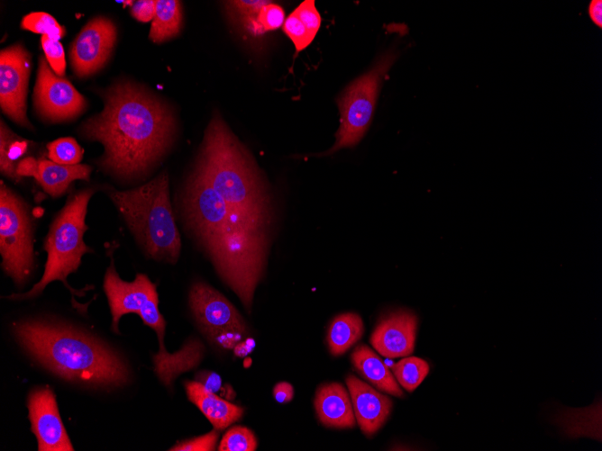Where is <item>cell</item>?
Returning <instances> with one entry per match:
<instances>
[{"label":"cell","instance_id":"obj_1","mask_svg":"<svg viewBox=\"0 0 602 451\" xmlns=\"http://www.w3.org/2000/svg\"><path fill=\"white\" fill-rule=\"evenodd\" d=\"M103 111L87 119L80 132L105 148L102 166L123 179L144 175L166 152L174 134L169 109L131 83H119L104 95Z\"/></svg>","mask_w":602,"mask_h":451},{"label":"cell","instance_id":"obj_38","mask_svg":"<svg viewBox=\"0 0 602 451\" xmlns=\"http://www.w3.org/2000/svg\"><path fill=\"white\" fill-rule=\"evenodd\" d=\"M588 14L591 21L599 28L602 27V1L592 0L588 4Z\"/></svg>","mask_w":602,"mask_h":451},{"label":"cell","instance_id":"obj_30","mask_svg":"<svg viewBox=\"0 0 602 451\" xmlns=\"http://www.w3.org/2000/svg\"><path fill=\"white\" fill-rule=\"evenodd\" d=\"M257 440L251 430L237 426L229 429L223 437L218 450L220 451H254Z\"/></svg>","mask_w":602,"mask_h":451},{"label":"cell","instance_id":"obj_29","mask_svg":"<svg viewBox=\"0 0 602 451\" xmlns=\"http://www.w3.org/2000/svg\"><path fill=\"white\" fill-rule=\"evenodd\" d=\"M50 160L60 165H78L83 157V149L75 139L60 138L47 145Z\"/></svg>","mask_w":602,"mask_h":451},{"label":"cell","instance_id":"obj_23","mask_svg":"<svg viewBox=\"0 0 602 451\" xmlns=\"http://www.w3.org/2000/svg\"><path fill=\"white\" fill-rule=\"evenodd\" d=\"M363 331V321L359 314L344 312L334 317L327 332V342L332 355L344 354L361 338Z\"/></svg>","mask_w":602,"mask_h":451},{"label":"cell","instance_id":"obj_17","mask_svg":"<svg viewBox=\"0 0 602 451\" xmlns=\"http://www.w3.org/2000/svg\"><path fill=\"white\" fill-rule=\"evenodd\" d=\"M356 421L366 436L374 435L387 421L392 401L355 375L346 378Z\"/></svg>","mask_w":602,"mask_h":451},{"label":"cell","instance_id":"obj_37","mask_svg":"<svg viewBox=\"0 0 602 451\" xmlns=\"http://www.w3.org/2000/svg\"><path fill=\"white\" fill-rule=\"evenodd\" d=\"M38 170V161L33 158H26L17 163L16 173L19 176H35Z\"/></svg>","mask_w":602,"mask_h":451},{"label":"cell","instance_id":"obj_15","mask_svg":"<svg viewBox=\"0 0 602 451\" xmlns=\"http://www.w3.org/2000/svg\"><path fill=\"white\" fill-rule=\"evenodd\" d=\"M32 431L40 451H73L61 420L53 392L48 387L32 389L27 398Z\"/></svg>","mask_w":602,"mask_h":451},{"label":"cell","instance_id":"obj_32","mask_svg":"<svg viewBox=\"0 0 602 451\" xmlns=\"http://www.w3.org/2000/svg\"><path fill=\"white\" fill-rule=\"evenodd\" d=\"M285 19L283 8L269 1L261 7L258 16L259 23L264 33L281 27Z\"/></svg>","mask_w":602,"mask_h":451},{"label":"cell","instance_id":"obj_19","mask_svg":"<svg viewBox=\"0 0 602 451\" xmlns=\"http://www.w3.org/2000/svg\"><path fill=\"white\" fill-rule=\"evenodd\" d=\"M185 388L188 400L207 418L216 429H223L237 421L243 410L206 390L196 381H187Z\"/></svg>","mask_w":602,"mask_h":451},{"label":"cell","instance_id":"obj_4","mask_svg":"<svg viewBox=\"0 0 602 451\" xmlns=\"http://www.w3.org/2000/svg\"><path fill=\"white\" fill-rule=\"evenodd\" d=\"M109 196L148 256L156 260L177 262L181 240L166 172L132 190H111Z\"/></svg>","mask_w":602,"mask_h":451},{"label":"cell","instance_id":"obj_36","mask_svg":"<svg viewBox=\"0 0 602 451\" xmlns=\"http://www.w3.org/2000/svg\"><path fill=\"white\" fill-rule=\"evenodd\" d=\"M273 396L279 403L289 402L294 397V388L287 382H279L273 388Z\"/></svg>","mask_w":602,"mask_h":451},{"label":"cell","instance_id":"obj_16","mask_svg":"<svg viewBox=\"0 0 602 451\" xmlns=\"http://www.w3.org/2000/svg\"><path fill=\"white\" fill-rule=\"evenodd\" d=\"M417 317L408 311H397L383 318L369 341L381 356L396 358L409 356L415 348Z\"/></svg>","mask_w":602,"mask_h":451},{"label":"cell","instance_id":"obj_31","mask_svg":"<svg viewBox=\"0 0 602 451\" xmlns=\"http://www.w3.org/2000/svg\"><path fill=\"white\" fill-rule=\"evenodd\" d=\"M41 43L46 59L52 71L57 76L62 77L66 69V60L63 46L59 41H55L47 35L41 36Z\"/></svg>","mask_w":602,"mask_h":451},{"label":"cell","instance_id":"obj_5","mask_svg":"<svg viewBox=\"0 0 602 451\" xmlns=\"http://www.w3.org/2000/svg\"><path fill=\"white\" fill-rule=\"evenodd\" d=\"M269 241L268 229L239 222L201 243L221 277L248 310L264 270Z\"/></svg>","mask_w":602,"mask_h":451},{"label":"cell","instance_id":"obj_7","mask_svg":"<svg viewBox=\"0 0 602 451\" xmlns=\"http://www.w3.org/2000/svg\"><path fill=\"white\" fill-rule=\"evenodd\" d=\"M394 51L381 56L373 67L350 83L337 99L341 119L333 147L324 152H334L355 147L368 131L377 104L381 86L396 61Z\"/></svg>","mask_w":602,"mask_h":451},{"label":"cell","instance_id":"obj_27","mask_svg":"<svg viewBox=\"0 0 602 451\" xmlns=\"http://www.w3.org/2000/svg\"><path fill=\"white\" fill-rule=\"evenodd\" d=\"M430 370L428 363L416 356H406L393 365V374L407 392L415 390L424 380Z\"/></svg>","mask_w":602,"mask_h":451},{"label":"cell","instance_id":"obj_24","mask_svg":"<svg viewBox=\"0 0 602 451\" xmlns=\"http://www.w3.org/2000/svg\"><path fill=\"white\" fill-rule=\"evenodd\" d=\"M183 19L181 2L177 0L156 1L155 15L151 22L149 38L156 43L177 36Z\"/></svg>","mask_w":602,"mask_h":451},{"label":"cell","instance_id":"obj_8","mask_svg":"<svg viewBox=\"0 0 602 451\" xmlns=\"http://www.w3.org/2000/svg\"><path fill=\"white\" fill-rule=\"evenodd\" d=\"M0 254L2 267L23 286L34 267L32 225L25 203L4 183L0 187Z\"/></svg>","mask_w":602,"mask_h":451},{"label":"cell","instance_id":"obj_6","mask_svg":"<svg viewBox=\"0 0 602 451\" xmlns=\"http://www.w3.org/2000/svg\"><path fill=\"white\" fill-rule=\"evenodd\" d=\"M94 193L93 189H84L69 197L52 221L44 240L47 261L41 279L27 293L7 296L13 300L31 299L40 294L51 282L61 281L66 287L77 295L68 284L67 277L78 270L81 257L92 249L84 242V234L87 230L86 215L87 204Z\"/></svg>","mask_w":602,"mask_h":451},{"label":"cell","instance_id":"obj_33","mask_svg":"<svg viewBox=\"0 0 602 451\" xmlns=\"http://www.w3.org/2000/svg\"><path fill=\"white\" fill-rule=\"evenodd\" d=\"M218 432L215 429L200 437L185 440L176 444L169 450L172 451H211L215 447Z\"/></svg>","mask_w":602,"mask_h":451},{"label":"cell","instance_id":"obj_20","mask_svg":"<svg viewBox=\"0 0 602 451\" xmlns=\"http://www.w3.org/2000/svg\"><path fill=\"white\" fill-rule=\"evenodd\" d=\"M351 359L357 372L375 388L396 397L404 395L393 373L369 347H356Z\"/></svg>","mask_w":602,"mask_h":451},{"label":"cell","instance_id":"obj_34","mask_svg":"<svg viewBox=\"0 0 602 451\" xmlns=\"http://www.w3.org/2000/svg\"><path fill=\"white\" fill-rule=\"evenodd\" d=\"M156 1L140 0L133 2L131 14L133 18L140 22L147 23L152 21L155 15Z\"/></svg>","mask_w":602,"mask_h":451},{"label":"cell","instance_id":"obj_2","mask_svg":"<svg viewBox=\"0 0 602 451\" xmlns=\"http://www.w3.org/2000/svg\"><path fill=\"white\" fill-rule=\"evenodd\" d=\"M14 333L35 361L65 380L100 388L118 387L129 380V369L116 351L71 325L25 320L14 323Z\"/></svg>","mask_w":602,"mask_h":451},{"label":"cell","instance_id":"obj_3","mask_svg":"<svg viewBox=\"0 0 602 451\" xmlns=\"http://www.w3.org/2000/svg\"><path fill=\"white\" fill-rule=\"evenodd\" d=\"M196 171L230 207L259 226L270 229L273 209L264 179L219 115L207 126Z\"/></svg>","mask_w":602,"mask_h":451},{"label":"cell","instance_id":"obj_25","mask_svg":"<svg viewBox=\"0 0 602 451\" xmlns=\"http://www.w3.org/2000/svg\"><path fill=\"white\" fill-rule=\"evenodd\" d=\"M269 1L263 0H237L224 2L230 18L244 32L256 37L263 34L259 23V13Z\"/></svg>","mask_w":602,"mask_h":451},{"label":"cell","instance_id":"obj_21","mask_svg":"<svg viewBox=\"0 0 602 451\" xmlns=\"http://www.w3.org/2000/svg\"><path fill=\"white\" fill-rule=\"evenodd\" d=\"M322 18L314 0H305L285 19L284 33L293 42L296 53L305 50L316 36Z\"/></svg>","mask_w":602,"mask_h":451},{"label":"cell","instance_id":"obj_12","mask_svg":"<svg viewBox=\"0 0 602 451\" xmlns=\"http://www.w3.org/2000/svg\"><path fill=\"white\" fill-rule=\"evenodd\" d=\"M33 101L43 118L59 122L72 119L86 108V100L65 78L57 76L40 58Z\"/></svg>","mask_w":602,"mask_h":451},{"label":"cell","instance_id":"obj_11","mask_svg":"<svg viewBox=\"0 0 602 451\" xmlns=\"http://www.w3.org/2000/svg\"><path fill=\"white\" fill-rule=\"evenodd\" d=\"M189 305L203 333L221 347H234L246 332L245 322L234 306L205 283L191 286Z\"/></svg>","mask_w":602,"mask_h":451},{"label":"cell","instance_id":"obj_22","mask_svg":"<svg viewBox=\"0 0 602 451\" xmlns=\"http://www.w3.org/2000/svg\"><path fill=\"white\" fill-rule=\"evenodd\" d=\"M91 167L87 165H60L51 160L38 161L34 176L43 190L52 197L63 194L69 185L78 179L88 180Z\"/></svg>","mask_w":602,"mask_h":451},{"label":"cell","instance_id":"obj_18","mask_svg":"<svg viewBox=\"0 0 602 451\" xmlns=\"http://www.w3.org/2000/svg\"><path fill=\"white\" fill-rule=\"evenodd\" d=\"M315 407L326 427L352 428L356 419L349 391L340 383H325L317 390Z\"/></svg>","mask_w":602,"mask_h":451},{"label":"cell","instance_id":"obj_13","mask_svg":"<svg viewBox=\"0 0 602 451\" xmlns=\"http://www.w3.org/2000/svg\"><path fill=\"white\" fill-rule=\"evenodd\" d=\"M31 68L28 51L20 44L0 53V104L4 113L22 126L30 128L26 117V95Z\"/></svg>","mask_w":602,"mask_h":451},{"label":"cell","instance_id":"obj_9","mask_svg":"<svg viewBox=\"0 0 602 451\" xmlns=\"http://www.w3.org/2000/svg\"><path fill=\"white\" fill-rule=\"evenodd\" d=\"M104 290L106 294L111 314L112 329L117 333L121 317L127 313H136L143 323L157 333L165 334V320L159 311L156 285L144 274H138L132 282H126L117 274L113 259L108 266Z\"/></svg>","mask_w":602,"mask_h":451},{"label":"cell","instance_id":"obj_35","mask_svg":"<svg viewBox=\"0 0 602 451\" xmlns=\"http://www.w3.org/2000/svg\"><path fill=\"white\" fill-rule=\"evenodd\" d=\"M196 381L201 383L206 390L215 393L222 389L221 377L214 372L202 371L196 376Z\"/></svg>","mask_w":602,"mask_h":451},{"label":"cell","instance_id":"obj_28","mask_svg":"<svg viewBox=\"0 0 602 451\" xmlns=\"http://www.w3.org/2000/svg\"><path fill=\"white\" fill-rule=\"evenodd\" d=\"M21 27L24 30L47 35L48 37L59 41L65 34L64 28L50 14L43 12H32L25 15Z\"/></svg>","mask_w":602,"mask_h":451},{"label":"cell","instance_id":"obj_14","mask_svg":"<svg viewBox=\"0 0 602 451\" xmlns=\"http://www.w3.org/2000/svg\"><path fill=\"white\" fill-rule=\"evenodd\" d=\"M117 36L114 23L103 16L89 21L71 44L69 58L78 77L92 75L108 60Z\"/></svg>","mask_w":602,"mask_h":451},{"label":"cell","instance_id":"obj_10","mask_svg":"<svg viewBox=\"0 0 602 451\" xmlns=\"http://www.w3.org/2000/svg\"><path fill=\"white\" fill-rule=\"evenodd\" d=\"M183 207L187 224L200 243L222 234L238 222L259 226L230 207L207 180L196 171L187 183Z\"/></svg>","mask_w":602,"mask_h":451},{"label":"cell","instance_id":"obj_26","mask_svg":"<svg viewBox=\"0 0 602 451\" xmlns=\"http://www.w3.org/2000/svg\"><path fill=\"white\" fill-rule=\"evenodd\" d=\"M0 168L5 176L18 179L16 161L27 150L26 140L14 135L1 121L0 126Z\"/></svg>","mask_w":602,"mask_h":451}]
</instances>
